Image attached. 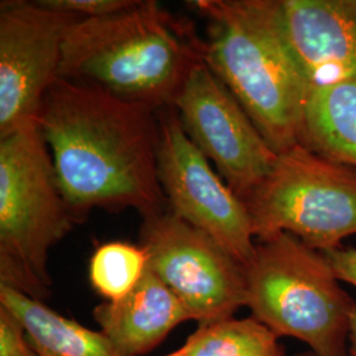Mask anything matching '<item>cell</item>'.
Listing matches in <instances>:
<instances>
[{
    "label": "cell",
    "mask_w": 356,
    "mask_h": 356,
    "mask_svg": "<svg viewBox=\"0 0 356 356\" xmlns=\"http://www.w3.org/2000/svg\"><path fill=\"white\" fill-rule=\"evenodd\" d=\"M173 107L195 147L243 202L277 159L242 104L206 63L198 65Z\"/></svg>",
    "instance_id": "10"
},
{
    "label": "cell",
    "mask_w": 356,
    "mask_h": 356,
    "mask_svg": "<svg viewBox=\"0 0 356 356\" xmlns=\"http://www.w3.org/2000/svg\"><path fill=\"white\" fill-rule=\"evenodd\" d=\"M204 53L191 19L159 1L136 0L124 11L70 26L58 78L164 108L175 104Z\"/></svg>",
    "instance_id": "2"
},
{
    "label": "cell",
    "mask_w": 356,
    "mask_h": 356,
    "mask_svg": "<svg viewBox=\"0 0 356 356\" xmlns=\"http://www.w3.org/2000/svg\"><path fill=\"white\" fill-rule=\"evenodd\" d=\"M186 356H284L280 338L252 316L198 325L179 347Z\"/></svg>",
    "instance_id": "15"
},
{
    "label": "cell",
    "mask_w": 356,
    "mask_h": 356,
    "mask_svg": "<svg viewBox=\"0 0 356 356\" xmlns=\"http://www.w3.org/2000/svg\"><path fill=\"white\" fill-rule=\"evenodd\" d=\"M0 356H38L20 319L0 306Z\"/></svg>",
    "instance_id": "18"
},
{
    "label": "cell",
    "mask_w": 356,
    "mask_h": 356,
    "mask_svg": "<svg viewBox=\"0 0 356 356\" xmlns=\"http://www.w3.org/2000/svg\"><path fill=\"white\" fill-rule=\"evenodd\" d=\"M92 314L120 356L147 354L178 325L191 321L177 296L149 268L127 297L102 302Z\"/></svg>",
    "instance_id": "12"
},
{
    "label": "cell",
    "mask_w": 356,
    "mask_h": 356,
    "mask_svg": "<svg viewBox=\"0 0 356 356\" xmlns=\"http://www.w3.org/2000/svg\"><path fill=\"white\" fill-rule=\"evenodd\" d=\"M350 356H356V307L351 317L350 329Z\"/></svg>",
    "instance_id": "20"
},
{
    "label": "cell",
    "mask_w": 356,
    "mask_h": 356,
    "mask_svg": "<svg viewBox=\"0 0 356 356\" xmlns=\"http://www.w3.org/2000/svg\"><path fill=\"white\" fill-rule=\"evenodd\" d=\"M42 6L72 13L79 19H97L124 11L135 4L136 0H40Z\"/></svg>",
    "instance_id": "17"
},
{
    "label": "cell",
    "mask_w": 356,
    "mask_h": 356,
    "mask_svg": "<svg viewBox=\"0 0 356 356\" xmlns=\"http://www.w3.org/2000/svg\"><path fill=\"white\" fill-rule=\"evenodd\" d=\"M0 306L20 319L38 356H120L101 331L66 318L42 301L6 285H0Z\"/></svg>",
    "instance_id": "13"
},
{
    "label": "cell",
    "mask_w": 356,
    "mask_h": 356,
    "mask_svg": "<svg viewBox=\"0 0 356 356\" xmlns=\"http://www.w3.org/2000/svg\"><path fill=\"white\" fill-rule=\"evenodd\" d=\"M206 19L204 63L234 94L270 148L301 144L312 92L282 23L281 0H195Z\"/></svg>",
    "instance_id": "3"
},
{
    "label": "cell",
    "mask_w": 356,
    "mask_h": 356,
    "mask_svg": "<svg viewBox=\"0 0 356 356\" xmlns=\"http://www.w3.org/2000/svg\"><path fill=\"white\" fill-rule=\"evenodd\" d=\"M140 245L149 270L177 296L198 325L234 317L245 306L242 264L168 209L143 218Z\"/></svg>",
    "instance_id": "7"
},
{
    "label": "cell",
    "mask_w": 356,
    "mask_h": 356,
    "mask_svg": "<svg viewBox=\"0 0 356 356\" xmlns=\"http://www.w3.org/2000/svg\"><path fill=\"white\" fill-rule=\"evenodd\" d=\"M40 0L0 4V139L38 120L45 95L60 79L65 38L79 22Z\"/></svg>",
    "instance_id": "9"
},
{
    "label": "cell",
    "mask_w": 356,
    "mask_h": 356,
    "mask_svg": "<svg viewBox=\"0 0 356 356\" xmlns=\"http://www.w3.org/2000/svg\"><path fill=\"white\" fill-rule=\"evenodd\" d=\"M294 356H318L316 355L314 353H312V351H306V353H302V354H297V355Z\"/></svg>",
    "instance_id": "22"
},
{
    "label": "cell",
    "mask_w": 356,
    "mask_h": 356,
    "mask_svg": "<svg viewBox=\"0 0 356 356\" xmlns=\"http://www.w3.org/2000/svg\"><path fill=\"white\" fill-rule=\"evenodd\" d=\"M244 204L254 239L288 232L317 251H329L356 235V168L298 144L277 154Z\"/></svg>",
    "instance_id": "6"
},
{
    "label": "cell",
    "mask_w": 356,
    "mask_h": 356,
    "mask_svg": "<svg viewBox=\"0 0 356 356\" xmlns=\"http://www.w3.org/2000/svg\"><path fill=\"white\" fill-rule=\"evenodd\" d=\"M243 269L245 307L254 318L316 355L350 356L356 302L321 251L279 232L256 243Z\"/></svg>",
    "instance_id": "4"
},
{
    "label": "cell",
    "mask_w": 356,
    "mask_h": 356,
    "mask_svg": "<svg viewBox=\"0 0 356 356\" xmlns=\"http://www.w3.org/2000/svg\"><path fill=\"white\" fill-rule=\"evenodd\" d=\"M161 108L58 79L44 98L38 127L60 188L78 223L94 209H168L159 178Z\"/></svg>",
    "instance_id": "1"
},
{
    "label": "cell",
    "mask_w": 356,
    "mask_h": 356,
    "mask_svg": "<svg viewBox=\"0 0 356 356\" xmlns=\"http://www.w3.org/2000/svg\"><path fill=\"white\" fill-rule=\"evenodd\" d=\"M282 23L310 90L356 82V0H281Z\"/></svg>",
    "instance_id": "11"
},
{
    "label": "cell",
    "mask_w": 356,
    "mask_h": 356,
    "mask_svg": "<svg viewBox=\"0 0 356 356\" xmlns=\"http://www.w3.org/2000/svg\"><path fill=\"white\" fill-rule=\"evenodd\" d=\"M301 145L356 168V82L319 88L310 92Z\"/></svg>",
    "instance_id": "14"
},
{
    "label": "cell",
    "mask_w": 356,
    "mask_h": 356,
    "mask_svg": "<svg viewBox=\"0 0 356 356\" xmlns=\"http://www.w3.org/2000/svg\"><path fill=\"white\" fill-rule=\"evenodd\" d=\"M78 225L38 120L0 139V285L42 301L49 252Z\"/></svg>",
    "instance_id": "5"
},
{
    "label": "cell",
    "mask_w": 356,
    "mask_h": 356,
    "mask_svg": "<svg viewBox=\"0 0 356 356\" xmlns=\"http://www.w3.org/2000/svg\"><path fill=\"white\" fill-rule=\"evenodd\" d=\"M322 254L329 260L338 279L356 286V247H337Z\"/></svg>",
    "instance_id": "19"
},
{
    "label": "cell",
    "mask_w": 356,
    "mask_h": 356,
    "mask_svg": "<svg viewBox=\"0 0 356 356\" xmlns=\"http://www.w3.org/2000/svg\"><path fill=\"white\" fill-rule=\"evenodd\" d=\"M165 356H186L179 348H178L177 351H175V353H172V354H168V355Z\"/></svg>",
    "instance_id": "21"
},
{
    "label": "cell",
    "mask_w": 356,
    "mask_h": 356,
    "mask_svg": "<svg viewBox=\"0 0 356 356\" xmlns=\"http://www.w3.org/2000/svg\"><path fill=\"white\" fill-rule=\"evenodd\" d=\"M159 119L157 166L168 210L247 264L256 245L247 206L189 139L173 106L161 108Z\"/></svg>",
    "instance_id": "8"
},
{
    "label": "cell",
    "mask_w": 356,
    "mask_h": 356,
    "mask_svg": "<svg viewBox=\"0 0 356 356\" xmlns=\"http://www.w3.org/2000/svg\"><path fill=\"white\" fill-rule=\"evenodd\" d=\"M147 270L148 257L140 244L104 243L91 254L89 279L107 302H116L138 286Z\"/></svg>",
    "instance_id": "16"
}]
</instances>
